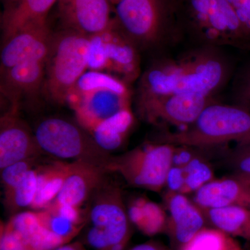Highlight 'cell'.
<instances>
[{
    "label": "cell",
    "instance_id": "cell-22",
    "mask_svg": "<svg viewBox=\"0 0 250 250\" xmlns=\"http://www.w3.org/2000/svg\"><path fill=\"white\" fill-rule=\"evenodd\" d=\"M134 121V115L131 108H125L98 123L88 132L102 149L110 153L124 144Z\"/></svg>",
    "mask_w": 250,
    "mask_h": 250
},
{
    "label": "cell",
    "instance_id": "cell-1",
    "mask_svg": "<svg viewBox=\"0 0 250 250\" xmlns=\"http://www.w3.org/2000/svg\"><path fill=\"white\" fill-rule=\"evenodd\" d=\"M222 49L193 46L177 56H159L141 73L135 102L185 94L216 98L233 77L232 61Z\"/></svg>",
    "mask_w": 250,
    "mask_h": 250
},
{
    "label": "cell",
    "instance_id": "cell-17",
    "mask_svg": "<svg viewBox=\"0 0 250 250\" xmlns=\"http://www.w3.org/2000/svg\"><path fill=\"white\" fill-rule=\"evenodd\" d=\"M46 62H29L1 71V91L20 107L23 99L32 98L42 93L45 78Z\"/></svg>",
    "mask_w": 250,
    "mask_h": 250
},
{
    "label": "cell",
    "instance_id": "cell-10",
    "mask_svg": "<svg viewBox=\"0 0 250 250\" xmlns=\"http://www.w3.org/2000/svg\"><path fill=\"white\" fill-rule=\"evenodd\" d=\"M53 33L47 19L31 23L2 42L1 71L22 62H46Z\"/></svg>",
    "mask_w": 250,
    "mask_h": 250
},
{
    "label": "cell",
    "instance_id": "cell-11",
    "mask_svg": "<svg viewBox=\"0 0 250 250\" xmlns=\"http://www.w3.org/2000/svg\"><path fill=\"white\" fill-rule=\"evenodd\" d=\"M57 3L63 29L90 37L114 24V6L108 0H58Z\"/></svg>",
    "mask_w": 250,
    "mask_h": 250
},
{
    "label": "cell",
    "instance_id": "cell-12",
    "mask_svg": "<svg viewBox=\"0 0 250 250\" xmlns=\"http://www.w3.org/2000/svg\"><path fill=\"white\" fill-rule=\"evenodd\" d=\"M19 107L11 106L0 120V169L18 161L42 154L35 134L18 116Z\"/></svg>",
    "mask_w": 250,
    "mask_h": 250
},
{
    "label": "cell",
    "instance_id": "cell-16",
    "mask_svg": "<svg viewBox=\"0 0 250 250\" xmlns=\"http://www.w3.org/2000/svg\"><path fill=\"white\" fill-rule=\"evenodd\" d=\"M106 71L114 73L127 84L141 76L140 52L113 24L103 32Z\"/></svg>",
    "mask_w": 250,
    "mask_h": 250
},
{
    "label": "cell",
    "instance_id": "cell-18",
    "mask_svg": "<svg viewBox=\"0 0 250 250\" xmlns=\"http://www.w3.org/2000/svg\"><path fill=\"white\" fill-rule=\"evenodd\" d=\"M107 172L103 167L75 161L73 170L67 177L54 203L82 207L106 179Z\"/></svg>",
    "mask_w": 250,
    "mask_h": 250
},
{
    "label": "cell",
    "instance_id": "cell-20",
    "mask_svg": "<svg viewBox=\"0 0 250 250\" xmlns=\"http://www.w3.org/2000/svg\"><path fill=\"white\" fill-rule=\"evenodd\" d=\"M4 225L33 250H54L67 244L46 228L39 210L19 212Z\"/></svg>",
    "mask_w": 250,
    "mask_h": 250
},
{
    "label": "cell",
    "instance_id": "cell-31",
    "mask_svg": "<svg viewBox=\"0 0 250 250\" xmlns=\"http://www.w3.org/2000/svg\"><path fill=\"white\" fill-rule=\"evenodd\" d=\"M227 155V163L235 173L250 177V143L236 145Z\"/></svg>",
    "mask_w": 250,
    "mask_h": 250
},
{
    "label": "cell",
    "instance_id": "cell-9",
    "mask_svg": "<svg viewBox=\"0 0 250 250\" xmlns=\"http://www.w3.org/2000/svg\"><path fill=\"white\" fill-rule=\"evenodd\" d=\"M216 98L197 94L172 95L138 102L136 112L138 116L162 130L170 127L180 129L196 121L203 110Z\"/></svg>",
    "mask_w": 250,
    "mask_h": 250
},
{
    "label": "cell",
    "instance_id": "cell-8",
    "mask_svg": "<svg viewBox=\"0 0 250 250\" xmlns=\"http://www.w3.org/2000/svg\"><path fill=\"white\" fill-rule=\"evenodd\" d=\"M175 146L152 141L118 156L108 171L118 172L131 187L160 192L172 166Z\"/></svg>",
    "mask_w": 250,
    "mask_h": 250
},
{
    "label": "cell",
    "instance_id": "cell-36",
    "mask_svg": "<svg viewBox=\"0 0 250 250\" xmlns=\"http://www.w3.org/2000/svg\"><path fill=\"white\" fill-rule=\"evenodd\" d=\"M185 184V170L183 167L172 166L167 174L166 187L172 192H182Z\"/></svg>",
    "mask_w": 250,
    "mask_h": 250
},
{
    "label": "cell",
    "instance_id": "cell-27",
    "mask_svg": "<svg viewBox=\"0 0 250 250\" xmlns=\"http://www.w3.org/2000/svg\"><path fill=\"white\" fill-rule=\"evenodd\" d=\"M38 167L29 171L21 183L4 195V203L11 213H19L21 210L32 207L37 192Z\"/></svg>",
    "mask_w": 250,
    "mask_h": 250
},
{
    "label": "cell",
    "instance_id": "cell-14",
    "mask_svg": "<svg viewBox=\"0 0 250 250\" xmlns=\"http://www.w3.org/2000/svg\"><path fill=\"white\" fill-rule=\"evenodd\" d=\"M164 201L170 213L166 231L179 250L205 228L207 219L203 210L183 193L167 190Z\"/></svg>",
    "mask_w": 250,
    "mask_h": 250
},
{
    "label": "cell",
    "instance_id": "cell-5",
    "mask_svg": "<svg viewBox=\"0 0 250 250\" xmlns=\"http://www.w3.org/2000/svg\"><path fill=\"white\" fill-rule=\"evenodd\" d=\"M90 37L63 29L53 34L46 61L42 93L56 105L67 104L81 77L88 70Z\"/></svg>",
    "mask_w": 250,
    "mask_h": 250
},
{
    "label": "cell",
    "instance_id": "cell-6",
    "mask_svg": "<svg viewBox=\"0 0 250 250\" xmlns=\"http://www.w3.org/2000/svg\"><path fill=\"white\" fill-rule=\"evenodd\" d=\"M34 134L42 152L48 155L87 163L108 171L112 156L78 123L49 117L39 123Z\"/></svg>",
    "mask_w": 250,
    "mask_h": 250
},
{
    "label": "cell",
    "instance_id": "cell-33",
    "mask_svg": "<svg viewBox=\"0 0 250 250\" xmlns=\"http://www.w3.org/2000/svg\"><path fill=\"white\" fill-rule=\"evenodd\" d=\"M47 208L52 210L67 220H70L72 223L79 226H83V212L81 210V207L68 205H62V204H52Z\"/></svg>",
    "mask_w": 250,
    "mask_h": 250
},
{
    "label": "cell",
    "instance_id": "cell-32",
    "mask_svg": "<svg viewBox=\"0 0 250 250\" xmlns=\"http://www.w3.org/2000/svg\"><path fill=\"white\" fill-rule=\"evenodd\" d=\"M233 83L234 103L250 109V63L237 74Z\"/></svg>",
    "mask_w": 250,
    "mask_h": 250
},
{
    "label": "cell",
    "instance_id": "cell-13",
    "mask_svg": "<svg viewBox=\"0 0 250 250\" xmlns=\"http://www.w3.org/2000/svg\"><path fill=\"white\" fill-rule=\"evenodd\" d=\"M131 95L111 90L87 93L72 92L67 104L74 110L77 121L87 131L125 108H131Z\"/></svg>",
    "mask_w": 250,
    "mask_h": 250
},
{
    "label": "cell",
    "instance_id": "cell-26",
    "mask_svg": "<svg viewBox=\"0 0 250 250\" xmlns=\"http://www.w3.org/2000/svg\"><path fill=\"white\" fill-rule=\"evenodd\" d=\"M97 90H111L123 95H132L129 84L124 81L111 74L96 70L85 72L80 77L71 93H87Z\"/></svg>",
    "mask_w": 250,
    "mask_h": 250
},
{
    "label": "cell",
    "instance_id": "cell-29",
    "mask_svg": "<svg viewBox=\"0 0 250 250\" xmlns=\"http://www.w3.org/2000/svg\"><path fill=\"white\" fill-rule=\"evenodd\" d=\"M41 220L44 225L56 236L68 243L76 236L83 226H79L66 218L54 213L49 208L39 210Z\"/></svg>",
    "mask_w": 250,
    "mask_h": 250
},
{
    "label": "cell",
    "instance_id": "cell-4",
    "mask_svg": "<svg viewBox=\"0 0 250 250\" xmlns=\"http://www.w3.org/2000/svg\"><path fill=\"white\" fill-rule=\"evenodd\" d=\"M185 39L193 46L250 50V41L228 0H179Z\"/></svg>",
    "mask_w": 250,
    "mask_h": 250
},
{
    "label": "cell",
    "instance_id": "cell-7",
    "mask_svg": "<svg viewBox=\"0 0 250 250\" xmlns=\"http://www.w3.org/2000/svg\"><path fill=\"white\" fill-rule=\"evenodd\" d=\"M88 202V217L91 227L85 234L87 244L95 250L126 247L131 237V222L121 188L105 179Z\"/></svg>",
    "mask_w": 250,
    "mask_h": 250
},
{
    "label": "cell",
    "instance_id": "cell-23",
    "mask_svg": "<svg viewBox=\"0 0 250 250\" xmlns=\"http://www.w3.org/2000/svg\"><path fill=\"white\" fill-rule=\"evenodd\" d=\"M203 211L207 223L213 228L234 238L250 241V208L231 206Z\"/></svg>",
    "mask_w": 250,
    "mask_h": 250
},
{
    "label": "cell",
    "instance_id": "cell-2",
    "mask_svg": "<svg viewBox=\"0 0 250 250\" xmlns=\"http://www.w3.org/2000/svg\"><path fill=\"white\" fill-rule=\"evenodd\" d=\"M115 26L141 52L164 55L185 39L179 18V0H120Z\"/></svg>",
    "mask_w": 250,
    "mask_h": 250
},
{
    "label": "cell",
    "instance_id": "cell-35",
    "mask_svg": "<svg viewBox=\"0 0 250 250\" xmlns=\"http://www.w3.org/2000/svg\"><path fill=\"white\" fill-rule=\"evenodd\" d=\"M250 41V0H228Z\"/></svg>",
    "mask_w": 250,
    "mask_h": 250
},
{
    "label": "cell",
    "instance_id": "cell-37",
    "mask_svg": "<svg viewBox=\"0 0 250 250\" xmlns=\"http://www.w3.org/2000/svg\"><path fill=\"white\" fill-rule=\"evenodd\" d=\"M54 250H85V249L80 243H76L72 244H65Z\"/></svg>",
    "mask_w": 250,
    "mask_h": 250
},
{
    "label": "cell",
    "instance_id": "cell-15",
    "mask_svg": "<svg viewBox=\"0 0 250 250\" xmlns=\"http://www.w3.org/2000/svg\"><path fill=\"white\" fill-rule=\"evenodd\" d=\"M192 201L203 210L231 206L250 208V177L235 173L213 179L194 192Z\"/></svg>",
    "mask_w": 250,
    "mask_h": 250
},
{
    "label": "cell",
    "instance_id": "cell-19",
    "mask_svg": "<svg viewBox=\"0 0 250 250\" xmlns=\"http://www.w3.org/2000/svg\"><path fill=\"white\" fill-rule=\"evenodd\" d=\"M1 16L3 42L31 23L47 19L58 0H6Z\"/></svg>",
    "mask_w": 250,
    "mask_h": 250
},
{
    "label": "cell",
    "instance_id": "cell-34",
    "mask_svg": "<svg viewBox=\"0 0 250 250\" xmlns=\"http://www.w3.org/2000/svg\"><path fill=\"white\" fill-rule=\"evenodd\" d=\"M0 250H33L16 233L3 225L1 229Z\"/></svg>",
    "mask_w": 250,
    "mask_h": 250
},
{
    "label": "cell",
    "instance_id": "cell-3",
    "mask_svg": "<svg viewBox=\"0 0 250 250\" xmlns=\"http://www.w3.org/2000/svg\"><path fill=\"white\" fill-rule=\"evenodd\" d=\"M155 142L177 146L220 148L229 143H250V109L233 103L210 104L191 125L176 130H162Z\"/></svg>",
    "mask_w": 250,
    "mask_h": 250
},
{
    "label": "cell",
    "instance_id": "cell-38",
    "mask_svg": "<svg viewBox=\"0 0 250 250\" xmlns=\"http://www.w3.org/2000/svg\"><path fill=\"white\" fill-rule=\"evenodd\" d=\"M108 1H110V2L111 3L112 5H113V6H115L117 4V3L118 2V1H120V0H108Z\"/></svg>",
    "mask_w": 250,
    "mask_h": 250
},
{
    "label": "cell",
    "instance_id": "cell-30",
    "mask_svg": "<svg viewBox=\"0 0 250 250\" xmlns=\"http://www.w3.org/2000/svg\"><path fill=\"white\" fill-rule=\"evenodd\" d=\"M38 158H30L18 161L1 170V183L4 195L9 193L21 183L28 172L35 168Z\"/></svg>",
    "mask_w": 250,
    "mask_h": 250
},
{
    "label": "cell",
    "instance_id": "cell-28",
    "mask_svg": "<svg viewBox=\"0 0 250 250\" xmlns=\"http://www.w3.org/2000/svg\"><path fill=\"white\" fill-rule=\"evenodd\" d=\"M185 170V184L181 193L184 195L195 192L213 178L211 167L200 158L195 157L184 167Z\"/></svg>",
    "mask_w": 250,
    "mask_h": 250
},
{
    "label": "cell",
    "instance_id": "cell-25",
    "mask_svg": "<svg viewBox=\"0 0 250 250\" xmlns=\"http://www.w3.org/2000/svg\"><path fill=\"white\" fill-rule=\"evenodd\" d=\"M179 250H243L239 242L218 229H202Z\"/></svg>",
    "mask_w": 250,
    "mask_h": 250
},
{
    "label": "cell",
    "instance_id": "cell-39",
    "mask_svg": "<svg viewBox=\"0 0 250 250\" xmlns=\"http://www.w3.org/2000/svg\"><path fill=\"white\" fill-rule=\"evenodd\" d=\"M3 1H6V0H3Z\"/></svg>",
    "mask_w": 250,
    "mask_h": 250
},
{
    "label": "cell",
    "instance_id": "cell-24",
    "mask_svg": "<svg viewBox=\"0 0 250 250\" xmlns=\"http://www.w3.org/2000/svg\"><path fill=\"white\" fill-rule=\"evenodd\" d=\"M130 222L144 234L152 236L167 229L168 217L164 208L151 200L139 197L127 209Z\"/></svg>",
    "mask_w": 250,
    "mask_h": 250
},
{
    "label": "cell",
    "instance_id": "cell-21",
    "mask_svg": "<svg viewBox=\"0 0 250 250\" xmlns=\"http://www.w3.org/2000/svg\"><path fill=\"white\" fill-rule=\"evenodd\" d=\"M75 161H56L45 166L38 167V188L31 208L45 209L57 199L65 180L73 170Z\"/></svg>",
    "mask_w": 250,
    "mask_h": 250
}]
</instances>
